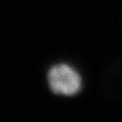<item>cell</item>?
<instances>
[{"instance_id": "cell-1", "label": "cell", "mask_w": 122, "mask_h": 122, "mask_svg": "<svg viewBox=\"0 0 122 122\" xmlns=\"http://www.w3.org/2000/svg\"><path fill=\"white\" fill-rule=\"evenodd\" d=\"M49 87L54 94L74 96L82 88V79L74 67L66 63L53 65L48 71Z\"/></svg>"}]
</instances>
